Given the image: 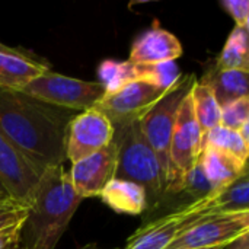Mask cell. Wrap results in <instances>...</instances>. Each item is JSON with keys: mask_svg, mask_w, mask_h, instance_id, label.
I'll list each match as a JSON object with an SVG mask.
<instances>
[{"mask_svg": "<svg viewBox=\"0 0 249 249\" xmlns=\"http://www.w3.org/2000/svg\"><path fill=\"white\" fill-rule=\"evenodd\" d=\"M74 112L41 102L22 90L0 88V128L42 172L63 166L67 127Z\"/></svg>", "mask_w": 249, "mask_h": 249, "instance_id": "1", "label": "cell"}, {"mask_svg": "<svg viewBox=\"0 0 249 249\" xmlns=\"http://www.w3.org/2000/svg\"><path fill=\"white\" fill-rule=\"evenodd\" d=\"M80 203L63 166L45 169L22 225L20 249H55Z\"/></svg>", "mask_w": 249, "mask_h": 249, "instance_id": "2", "label": "cell"}, {"mask_svg": "<svg viewBox=\"0 0 249 249\" xmlns=\"http://www.w3.org/2000/svg\"><path fill=\"white\" fill-rule=\"evenodd\" d=\"M117 144L115 178L142 185L149 198V207H155L166 196V178L160 163L146 140L140 120L114 127Z\"/></svg>", "mask_w": 249, "mask_h": 249, "instance_id": "3", "label": "cell"}, {"mask_svg": "<svg viewBox=\"0 0 249 249\" xmlns=\"http://www.w3.org/2000/svg\"><path fill=\"white\" fill-rule=\"evenodd\" d=\"M203 150V133L194 114L190 92L182 99L177 114L171 147L168 171V194H179L184 182Z\"/></svg>", "mask_w": 249, "mask_h": 249, "instance_id": "4", "label": "cell"}, {"mask_svg": "<svg viewBox=\"0 0 249 249\" xmlns=\"http://www.w3.org/2000/svg\"><path fill=\"white\" fill-rule=\"evenodd\" d=\"M196 80L197 79L194 74L181 76V79L171 89H168L163 93V96L140 118L142 131L160 163L166 182H168V171H169L171 137H172L177 114L182 99L191 90Z\"/></svg>", "mask_w": 249, "mask_h": 249, "instance_id": "5", "label": "cell"}, {"mask_svg": "<svg viewBox=\"0 0 249 249\" xmlns=\"http://www.w3.org/2000/svg\"><path fill=\"white\" fill-rule=\"evenodd\" d=\"M22 92L41 102L82 112L93 108L105 96V88L99 82H86L51 70L31 80Z\"/></svg>", "mask_w": 249, "mask_h": 249, "instance_id": "6", "label": "cell"}, {"mask_svg": "<svg viewBox=\"0 0 249 249\" xmlns=\"http://www.w3.org/2000/svg\"><path fill=\"white\" fill-rule=\"evenodd\" d=\"M212 196L178 207V210L143 223L128 239L124 249H166L203 216L214 213L210 209Z\"/></svg>", "mask_w": 249, "mask_h": 249, "instance_id": "7", "label": "cell"}, {"mask_svg": "<svg viewBox=\"0 0 249 249\" xmlns=\"http://www.w3.org/2000/svg\"><path fill=\"white\" fill-rule=\"evenodd\" d=\"M249 231V213H209L188 228L166 249H196L226 247Z\"/></svg>", "mask_w": 249, "mask_h": 249, "instance_id": "8", "label": "cell"}, {"mask_svg": "<svg viewBox=\"0 0 249 249\" xmlns=\"http://www.w3.org/2000/svg\"><path fill=\"white\" fill-rule=\"evenodd\" d=\"M112 123L96 108L73 117L66 134V159L76 163L108 146L114 140Z\"/></svg>", "mask_w": 249, "mask_h": 249, "instance_id": "9", "label": "cell"}, {"mask_svg": "<svg viewBox=\"0 0 249 249\" xmlns=\"http://www.w3.org/2000/svg\"><path fill=\"white\" fill-rule=\"evenodd\" d=\"M42 174L0 128V184L4 187L7 197L31 206Z\"/></svg>", "mask_w": 249, "mask_h": 249, "instance_id": "10", "label": "cell"}, {"mask_svg": "<svg viewBox=\"0 0 249 249\" xmlns=\"http://www.w3.org/2000/svg\"><path fill=\"white\" fill-rule=\"evenodd\" d=\"M166 90L137 80L123 89L105 95L93 108L99 109L114 127L140 120Z\"/></svg>", "mask_w": 249, "mask_h": 249, "instance_id": "11", "label": "cell"}, {"mask_svg": "<svg viewBox=\"0 0 249 249\" xmlns=\"http://www.w3.org/2000/svg\"><path fill=\"white\" fill-rule=\"evenodd\" d=\"M117 168V144L114 140L102 150L71 163L69 172L76 194L85 200L99 197L111 179L115 178Z\"/></svg>", "mask_w": 249, "mask_h": 249, "instance_id": "12", "label": "cell"}, {"mask_svg": "<svg viewBox=\"0 0 249 249\" xmlns=\"http://www.w3.org/2000/svg\"><path fill=\"white\" fill-rule=\"evenodd\" d=\"M181 41L169 31L160 28L158 22L140 34L130 50L128 61L134 64H158L175 61L182 55Z\"/></svg>", "mask_w": 249, "mask_h": 249, "instance_id": "13", "label": "cell"}, {"mask_svg": "<svg viewBox=\"0 0 249 249\" xmlns=\"http://www.w3.org/2000/svg\"><path fill=\"white\" fill-rule=\"evenodd\" d=\"M51 70L47 63L31 54L0 53V88L22 90L31 80Z\"/></svg>", "mask_w": 249, "mask_h": 249, "instance_id": "14", "label": "cell"}, {"mask_svg": "<svg viewBox=\"0 0 249 249\" xmlns=\"http://www.w3.org/2000/svg\"><path fill=\"white\" fill-rule=\"evenodd\" d=\"M102 201L115 213L139 216L149 209L146 190L131 181L114 178L99 196Z\"/></svg>", "mask_w": 249, "mask_h": 249, "instance_id": "15", "label": "cell"}, {"mask_svg": "<svg viewBox=\"0 0 249 249\" xmlns=\"http://www.w3.org/2000/svg\"><path fill=\"white\" fill-rule=\"evenodd\" d=\"M200 160L203 171L212 185L213 194L229 185L248 168V163H242L235 158L207 144H203Z\"/></svg>", "mask_w": 249, "mask_h": 249, "instance_id": "16", "label": "cell"}, {"mask_svg": "<svg viewBox=\"0 0 249 249\" xmlns=\"http://www.w3.org/2000/svg\"><path fill=\"white\" fill-rule=\"evenodd\" d=\"M201 80L212 89L220 108L249 96L247 70H219L214 67Z\"/></svg>", "mask_w": 249, "mask_h": 249, "instance_id": "17", "label": "cell"}, {"mask_svg": "<svg viewBox=\"0 0 249 249\" xmlns=\"http://www.w3.org/2000/svg\"><path fill=\"white\" fill-rule=\"evenodd\" d=\"M210 209L217 214L249 213L248 168L235 181L212 196Z\"/></svg>", "mask_w": 249, "mask_h": 249, "instance_id": "18", "label": "cell"}, {"mask_svg": "<svg viewBox=\"0 0 249 249\" xmlns=\"http://www.w3.org/2000/svg\"><path fill=\"white\" fill-rule=\"evenodd\" d=\"M190 95L196 118L204 137L210 130L220 125V105L217 104L212 89L203 80L194 82Z\"/></svg>", "mask_w": 249, "mask_h": 249, "instance_id": "19", "label": "cell"}, {"mask_svg": "<svg viewBox=\"0 0 249 249\" xmlns=\"http://www.w3.org/2000/svg\"><path fill=\"white\" fill-rule=\"evenodd\" d=\"M214 67L219 70L249 71V29L239 26L233 28Z\"/></svg>", "mask_w": 249, "mask_h": 249, "instance_id": "20", "label": "cell"}, {"mask_svg": "<svg viewBox=\"0 0 249 249\" xmlns=\"http://www.w3.org/2000/svg\"><path fill=\"white\" fill-rule=\"evenodd\" d=\"M203 144L214 147L242 163H248L249 144L242 140L238 131L217 125L203 137Z\"/></svg>", "mask_w": 249, "mask_h": 249, "instance_id": "21", "label": "cell"}, {"mask_svg": "<svg viewBox=\"0 0 249 249\" xmlns=\"http://www.w3.org/2000/svg\"><path fill=\"white\" fill-rule=\"evenodd\" d=\"M99 83L105 88V95L114 93L124 86L137 82L134 63L127 61H115V60H104L98 67Z\"/></svg>", "mask_w": 249, "mask_h": 249, "instance_id": "22", "label": "cell"}, {"mask_svg": "<svg viewBox=\"0 0 249 249\" xmlns=\"http://www.w3.org/2000/svg\"><path fill=\"white\" fill-rule=\"evenodd\" d=\"M134 70L137 80L150 83L163 90L171 89L182 76L175 61L158 64H134Z\"/></svg>", "mask_w": 249, "mask_h": 249, "instance_id": "23", "label": "cell"}, {"mask_svg": "<svg viewBox=\"0 0 249 249\" xmlns=\"http://www.w3.org/2000/svg\"><path fill=\"white\" fill-rule=\"evenodd\" d=\"M182 194H185L190 200V203H196L200 200H204L207 197H210L213 194L212 185L203 171L201 166V160L198 158V160L196 162V165L193 166V169L190 171V174L185 178L184 187H182Z\"/></svg>", "mask_w": 249, "mask_h": 249, "instance_id": "24", "label": "cell"}, {"mask_svg": "<svg viewBox=\"0 0 249 249\" xmlns=\"http://www.w3.org/2000/svg\"><path fill=\"white\" fill-rule=\"evenodd\" d=\"M249 123V96L241 98L220 108V125L238 131Z\"/></svg>", "mask_w": 249, "mask_h": 249, "instance_id": "25", "label": "cell"}, {"mask_svg": "<svg viewBox=\"0 0 249 249\" xmlns=\"http://www.w3.org/2000/svg\"><path fill=\"white\" fill-rule=\"evenodd\" d=\"M29 212V206L18 203L10 197L0 198V231L23 223Z\"/></svg>", "mask_w": 249, "mask_h": 249, "instance_id": "26", "label": "cell"}, {"mask_svg": "<svg viewBox=\"0 0 249 249\" xmlns=\"http://www.w3.org/2000/svg\"><path fill=\"white\" fill-rule=\"evenodd\" d=\"M222 7L233 18L236 26L249 29V1L248 0H222Z\"/></svg>", "mask_w": 249, "mask_h": 249, "instance_id": "27", "label": "cell"}, {"mask_svg": "<svg viewBox=\"0 0 249 249\" xmlns=\"http://www.w3.org/2000/svg\"><path fill=\"white\" fill-rule=\"evenodd\" d=\"M22 225H15L0 231V249H20Z\"/></svg>", "mask_w": 249, "mask_h": 249, "instance_id": "28", "label": "cell"}, {"mask_svg": "<svg viewBox=\"0 0 249 249\" xmlns=\"http://www.w3.org/2000/svg\"><path fill=\"white\" fill-rule=\"evenodd\" d=\"M225 249H249V231L229 242Z\"/></svg>", "mask_w": 249, "mask_h": 249, "instance_id": "29", "label": "cell"}, {"mask_svg": "<svg viewBox=\"0 0 249 249\" xmlns=\"http://www.w3.org/2000/svg\"><path fill=\"white\" fill-rule=\"evenodd\" d=\"M0 53H4V54H29L28 51H23V50L15 48V47H9L3 42H0Z\"/></svg>", "mask_w": 249, "mask_h": 249, "instance_id": "30", "label": "cell"}, {"mask_svg": "<svg viewBox=\"0 0 249 249\" xmlns=\"http://www.w3.org/2000/svg\"><path fill=\"white\" fill-rule=\"evenodd\" d=\"M238 133H239V136L242 137V140H244L247 144H249V123L244 124V125L238 130Z\"/></svg>", "mask_w": 249, "mask_h": 249, "instance_id": "31", "label": "cell"}, {"mask_svg": "<svg viewBox=\"0 0 249 249\" xmlns=\"http://www.w3.org/2000/svg\"><path fill=\"white\" fill-rule=\"evenodd\" d=\"M79 249H104V248H99L96 244H88V245H85V247H82V248ZM114 249H118V248H114Z\"/></svg>", "mask_w": 249, "mask_h": 249, "instance_id": "32", "label": "cell"}, {"mask_svg": "<svg viewBox=\"0 0 249 249\" xmlns=\"http://www.w3.org/2000/svg\"><path fill=\"white\" fill-rule=\"evenodd\" d=\"M3 197H7V193H6V190H4V187L0 184V198H3Z\"/></svg>", "mask_w": 249, "mask_h": 249, "instance_id": "33", "label": "cell"}, {"mask_svg": "<svg viewBox=\"0 0 249 249\" xmlns=\"http://www.w3.org/2000/svg\"><path fill=\"white\" fill-rule=\"evenodd\" d=\"M196 249H225V247H212V248H196Z\"/></svg>", "mask_w": 249, "mask_h": 249, "instance_id": "34", "label": "cell"}]
</instances>
